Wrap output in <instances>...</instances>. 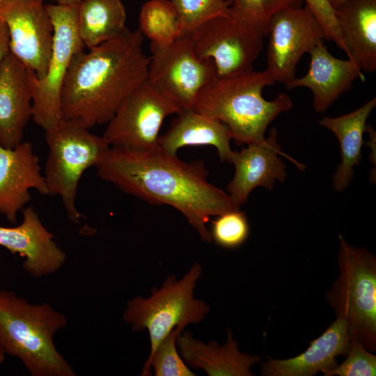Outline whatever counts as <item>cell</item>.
<instances>
[{"label":"cell","mask_w":376,"mask_h":376,"mask_svg":"<svg viewBox=\"0 0 376 376\" xmlns=\"http://www.w3.org/2000/svg\"><path fill=\"white\" fill-rule=\"evenodd\" d=\"M185 327L174 328L158 345L153 354L148 357L143 367L142 376L151 375L152 368L156 376H194L178 352L176 340Z\"/></svg>","instance_id":"cell-27"},{"label":"cell","mask_w":376,"mask_h":376,"mask_svg":"<svg viewBox=\"0 0 376 376\" xmlns=\"http://www.w3.org/2000/svg\"><path fill=\"white\" fill-rule=\"evenodd\" d=\"M275 82L266 70L216 76L200 91L192 109L223 123L237 146L260 142L270 123L293 106L285 93L271 101L264 98V88Z\"/></svg>","instance_id":"cell-3"},{"label":"cell","mask_w":376,"mask_h":376,"mask_svg":"<svg viewBox=\"0 0 376 376\" xmlns=\"http://www.w3.org/2000/svg\"><path fill=\"white\" fill-rule=\"evenodd\" d=\"M22 214L19 226H0V246L22 257L24 269L33 277L55 273L65 263L66 253L32 206L23 208Z\"/></svg>","instance_id":"cell-15"},{"label":"cell","mask_w":376,"mask_h":376,"mask_svg":"<svg viewBox=\"0 0 376 376\" xmlns=\"http://www.w3.org/2000/svg\"><path fill=\"white\" fill-rule=\"evenodd\" d=\"M88 130L61 118L45 131L49 151L43 176L49 195L61 198L69 219L75 224L81 218L76 205L79 180L88 168L95 167L103 159L111 147L102 136Z\"/></svg>","instance_id":"cell-6"},{"label":"cell","mask_w":376,"mask_h":376,"mask_svg":"<svg viewBox=\"0 0 376 376\" xmlns=\"http://www.w3.org/2000/svg\"><path fill=\"white\" fill-rule=\"evenodd\" d=\"M178 15L181 34L187 36L206 22L217 17H230V1L169 0Z\"/></svg>","instance_id":"cell-28"},{"label":"cell","mask_w":376,"mask_h":376,"mask_svg":"<svg viewBox=\"0 0 376 376\" xmlns=\"http://www.w3.org/2000/svg\"><path fill=\"white\" fill-rule=\"evenodd\" d=\"M331 8L334 10L346 0H327Z\"/></svg>","instance_id":"cell-34"},{"label":"cell","mask_w":376,"mask_h":376,"mask_svg":"<svg viewBox=\"0 0 376 376\" xmlns=\"http://www.w3.org/2000/svg\"><path fill=\"white\" fill-rule=\"evenodd\" d=\"M339 276L326 293L337 318L344 320L351 341L376 351V258L339 235Z\"/></svg>","instance_id":"cell-5"},{"label":"cell","mask_w":376,"mask_h":376,"mask_svg":"<svg viewBox=\"0 0 376 376\" xmlns=\"http://www.w3.org/2000/svg\"><path fill=\"white\" fill-rule=\"evenodd\" d=\"M176 346L187 365L202 369L209 376H253L251 367L261 362L258 355L239 350L237 341L229 328L224 345L213 340L205 343L185 331L178 336Z\"/></svg>","instance_id":"cell-20"},{"label":"cell","mask_w":376,"mask_h":376,"mask_svg":"<svg viewBox=\"0 0 376 376\" xmlns=\"http://www.w3.org/2000/svg\"><path fill=\"white\" fill-rule=\"evenodd\" d=\"M189 36L196 55L211 59L219 77L253 70L263 47V36L242 28L227 17L213 18Z\"/></svg>","instance_id":"cell-13"},{"label":"cell","mask_w":376,"mask_h":376,"mask_svg":"<svg viewBox=\"0 0 376 376\" xmlns=\"http://www.w3.org/2000/svg\"><path fill=\"white\" fill-rule=\"evenodd\" d=\"M376 105L373 97L354 111L335 118L323 117L319 125L331 130L337 137L341 162L333 177L336 191L345 189L353 179L354 167L361 161L363 135L367 130L366 120Z\"/></svg>","instance_id":"cell-23"},{"label":"cell","mask_w":376,"mask_h":376,"mask_svg":"<svg viewBox=\"0 0 376 376\" xmlns=\"http://www.w3.org/2000/svg\"><path fill=\"white\" fill-rule=\"evenodd\" d=\"M0 19L8 29L10 52L37 79H42L54 36L43 0H0Z\"/></svg>","instance_id":"cell-12"},{"label":"cell","mask_w":376,"mask_h":376,"mask_svg":"<svg viewBox=\"0 0 376 376\" xmlns=\"http://www.w3.org/2000/svg\"><path fill=\"white\" fill-rule=\"evenodd\" d=\"M53 28V43L45 76L37 79L30 70L32 119L45 131L61 118V93L73 56L85 46L77 27L78 5H45Z\"/></svg>","instance_id":"cell-8"},{"label":"cell","mask_w":376,"mask_h":376,"mask_svg":"<svg viewBox=\"0 0 376 376\" xmlns=\"http://www.w3.org/2000/svg\"><path fill=\"white\" fill-rule=\"evenodd\" d=\"M216 217L211 221L210 232L212 240L218 246L235 249L246 242L249 234V224L244 212L233 210Z\"/></svg>","instance_id":"cell-29"},{"label":"cell","mask_w":376,"mask_h":376,"mask_svg":"<svg viewBox=\"0 0 376 376\" xmlns=\"http://www.w3.org/2000/svg\"><path fill=\"white\" fill-rule=\"evenodd\" d=\"M181 109L146 81L123 101L102 136L111 147L136 150L157 148L164 120Z\"/></svg>","instance_id":"cell-10"},{"label":"cell","mask_w":376,"mask_h":376,"mask_svg":"<svg viewBox=\"0 0 376 376\" xmlns=\"http://www.w3.org/2000/svg\"><path fill=\"white\" fill-rule=\"evenodd\" d=\"M143 36L126 28L115 38L78 52L61 93L62 118L87 129L107 123L123 101L147 80Z\"/></svg>","instance_id":"cell-2"},{"label":"cell","mask_w":376,"mask_h":376,"mask_svg":"<svg viewBox=\"0 0 376 376\" xmlns=\"http://www.w3.org/2000/svg\"><path fill=\"white\" fill-rule=\"evenodd\" d=\"M57 2L58 4L66 5V6H75L79 5L81 0H54Z\"/></svg>","instance_id":"cell-33"},{"label":"cell","mask_w":376,"mask_h":376,"mask_svg":"<svg viewBox=\"0 0 376 376\" xmlns=\"http://www.w3.org/2000/svg\"><path fill=\"white\" fill-rule=\"evenodd\" d=\"M335 10L346 54L361 71L376 70V0H346Z\"/></svg>","instance_id":"cell-21"},{"label":"cell","mask_w":376,"mask_h":376,"mask_svg":"<svg viewBox=\"0 0 376 376\" xmlns=\"http://www.w3.org/2000/svg\"><path fill=\"white\" fill-rule=\"evenodd\" d=\"M139 30L152 43L165 45L182 36L178 15L169 0H150L141 7Z\"/></svg>","instance_id":"cell-25"},{"label":"cell","mask_w":376,"mask_h":376,"mask_svg":"<svg viewBox=\"0 0 376 376\" xmlns=\"http://www.w3.org/2000/svg\"><path fill=\"white\" fill-rule=\"evenodd\" d=\"M9 35L5 22L0 19V67L6 56L9 53Z\"/></svg>","instance_id":"cell-32"},{"label":"cell","mask_w":376,"mask_h":376,"mask_svg":"<svg viewBox=\"0 0 376 376\" xmlns=\"http://www.w3.org/2000/svg\"><path fill=\"white\" fill-rule=\"evenodd\" d=\"M31 118L30 70L9 52L0 67V146L20 143Z\"/></svg>","instance_id":"cell-17"},{"label":"cell","mask_w":376,"mask_h":376,"mask_svg":"<svg viewBox=\"0 0 376 376\" xmlns=\"http://www.w3.org/2000/svg\"><path fill=\"white\" fill-rule=\"evenodd\" d=\"M100 178L152 205L182 214L201 240L212 242L210 217L240 210L229 195L207 180L201 160L185 162L160 146L148 150L110 147L95 166Z\"/></svg>","instance_id":"cell-1"},{"label":"cell","mask_w":376,"mask_h":376,"mask_svg":"<svg viewBox=\"0 0 376 376\" xmlns=\"http://www.w3.org/2000/svg\"><path fill=\"white\" fill-rule=\"evenodd\" d=\"M31 189L49 195L32 144L22 141L13 148L0 146V214L10 223H16L18 212L31 201Z\"/></svg>","instance_id":"cell-16"},{"label":"cell","mask_w":376,"mask_h":376,"mask_svg":"<svg viewBox=\"0 0 376 376\" xmlns=\"http://www.w3.org/2000/svg\"><path fill=\"white\" fill-rule=\"evenodd\" d=\"M126 17L122 0H81L77 27L84 46L91 49L117 36L127 28Z\"/></svg>","instance_id":"cell-24"},{"label":"cell","mask_w":376,"mask_h":376,"mask_svg":"<svg viewBox=\"0 0 376 376\" xmlns=\"http://www.w3.org/2000/svg\"><path fill=\"white\" fill-rule=\"evenodd\" d=\"M65 315L50 304H30L15 292L0 290V349L18 358L32 376H75L54 343L67 325Z\"/></svg>","instance_id":"cell-4"},{"label":"cell","mask_w":376,"mask_h":376,"mask_svg":"<svg viewBox=\"0 0 376 376\" xmlns=\"http://www.w3.org/2000/svg\"><path fill=\"white\" fill-rule=\"evenodd\" d=\"M311 61L307 73L295 77L285 84L288 89L308 88L313 94L316 112H324L341 95L347 91L356 79L365 80L362 71L350 59L332 56L324 42L309 52Z\"/></svg>","instance_id":"cell-18"},{"label":"cell","mask_w":376,"mask_h":376,"mask_svg":"<svg viewBox=\"0 0 376 376\" xmlns=\"http://www.w3.org/2000/svg\"><path fill=\"white\" fill-rule=\"evenodd\" d=\"M146 81L182 109H193L200 91L216 76L211 59H200L189 35L165 45L150 42Z\"/></svg>","instance_id":"cell-9"},{"label":"cell","mask_w":376,"mask_h":376,"mask_svg":"<svg viewBox=\"0 0 376 376\" xmlns=\"http://www.w3.org/2000/svg\"><path fill=\"white\" fill-rule=\"evenodd\" d=\"M169 128L159 136V146L168 153L189 146H212L221 162L230 163L233 151L228 127L221 122L192 109H181Z\"/></svg>","instance_id":"cell-22"},{"label":"cell","mask_w":376,"mask_h":376,"mask_svg":"<svg viewBox=\"0 0 376 376\" xmlns=\"http://www.w3.org/2000/svg\"><path fill=\"white\" fill-rule=\"evenodd\" d=\"M303 0H230V18L242 28L267 36L274 15L288 8L302 6Z\"/></svg>","instance_id":"cell-26"},{"label":"cell","mask_w":376,"mask_h":376,"mask_svg":"<svg viewBox=\"0 0 376 376\" xmlns=\"http://www.w3.org/2000/svg\"><path fill=\"white\" fill-rule=\"evenodd\" d=\"M202 267L194 263L182 278L169 275L160 288H153L148 298L138 296L127 303L123 319L134 331L147 330L151 356L160 342L175 327L198 324L210 313V307L194 297Z\"/></svg>","instance_id":"cell-7"},{"label":"cell","mask_w":376,"mask_h":376,"mask_svg":"<svg viewBox=\"0 0 376 376\" xmlns=\"http://www.w3.org/2000/svg\"><path fill=\"white\" fill-rule=\"evenodd\" d=\"M313 11L325 32V39L332 40L345 52L346 47L336 19L335 10L327 0H303Z\"/></svg>","instance_id":"cell-31"},{"label":"cell","mask_w":376,"mask_h":376,"mask_svg":"<svg viewBox=\"0 0 376 376\" xmlns=\"http://www.w3.org/2000/svg\"><path fill=\"white\" fill-rule=\"evenodd\" d=\"M5 357L6 354L4 352L0 349V366L5 361Z\"/></svg>","instance_id":"cell-35"},{"label":"cell","mask_w":376,"mask_h":376,"mask_svg":"<svg viewBox=\"0 0 376 376\" xmlns=\"http://www.w3.org/2000/svg\"><path fill=\"white\" fill-rule=\"evenodd\" d=\"M351 340L345 321L336 318L331 324L300 354L287 359L261 362L264 376H313L322 373L324 376L338 364L339 355L346 356Z\"/></svg>","instance_id":"cell-19"},{"label":"cell","mask_w":376,"mask_h":376,"mask_svg":"<svg viewBox=\"0 0 376 376\" xmlns=\"http://www.w3.org/2000/svg\"><path fill=\"white\" fill-rule=\"evenodd\" d=\"M246 146L240 152H233L230 163L235 166V174L226 187L230 198L238 206L247 201L257 187L272 190L276 181L285 182V165L279 155L291 159L300 169L304 167L281 151L275 128L271 129L268 138Z\"/></svg>","instance_id":"cell-14"},{"label":"cell","mask_w":376,"mask_h":376,"mask_svg":"<svg viewBox=\"0 0 376 376\" xmlns=\"http://www.w3.org/2000/svg\"><path fill=\"white\" fill-rule=\"evenodd\" d=\"M346 357L327 376L376 375V356L360 343L351 341Z\"/></svg>","instance_id":"cell-30"},{"label":"cell","mask_w":376,"mask_h":376,"mask_svg":"<svg viewBox=\"0 0 376 376\" xmlns=\"http://www.w3.org/2000/svg\"><path fill=\"white\" fill-rule=\"evenodd\" d=\"M267 35L266 70L276 82L285 84L295 77L302 56L326 37L320 22L306 5L285 8L274 15Z\"/></svg>","instance_id":"cell-11"}]
</instances>
